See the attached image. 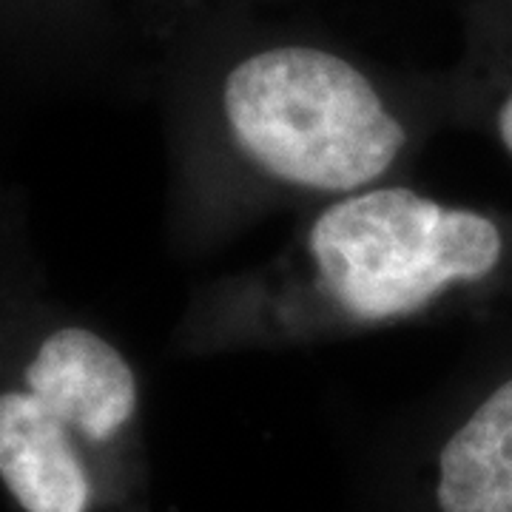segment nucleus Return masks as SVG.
<instances>
[{
	"mask_svg": "<svg viewBox=\"0 0 512 512\" xmlns=\"http://www.w3.org/2000/svg\"><path fill=\"white\" fill-rule=\"evenodd\" d=\"M222 114L256 171L325 197L373 188L407 143L402 120L359 66L302 43L242 57L225 74Z\"/></svg>",
	"mask_w": 512,
	"mask_h": 512,
	"instance_id": "f257e3e1",
	"label": "nucleus"
},
{
	"mask_svg": "<svg viewBox=\"0 0 512 512\" xmlns=\"http://www.w3.org/2000/svg\"><path fill=\"white\" fill-rule=\"evenodd\" d=\"M504 234L490 217L404 185L336 197L305 234L308 291L336 319L384 325L493 274Z\"/></svg>",
	"mask_w": 512,
	"mask_h": 512,
	"instance_id": "f03ea898",
	"label": "nucleus"
},
{
	"mask_svg": "<svg viewBox=\"0 0 512 512\" xmlns=\"http://www.w3.org/2000/svg\"><path fill=\"white\" fill-rule=\"evenodd\" d=\"M26 390L52 407L77 436L111 441L137 413V373L120 350L86 328L55 330L29 362Z\"/></svg>",
	"mask_w": 512,
	"mask_h": 512,
	"instance_id": "7ed1b4c3",
	"label": "nucleus"
},
{
	"mask_svg": "<svg viewBox=\"0 0 512 512\" xmlns=\"http://www.w3.org/2000/svg\"><path fill=\"white\" fill-rule=\"evenodd\" d=\"M72 430L32 390L0 393V478L26 512H86L92 484Z\"/></svg>",
	"mask_w": 512,
	"mask_h": 512,
	"instance_id": "20e7f679",
	"label": "nucleus"
},
{
	"mask_svg": "<svg viewBox=\"0 0 512 512\" xmlns=\"http://www.w3.org/2000/svg\"><path fill=\"white\" fill-rule=\"evenodd\" d=\"M436 504L441 512H512V376L444 441Z\"/></svg>",
	"mask_w": 512,
	"mask_h": 512,
	"instance_id": "39448f33",
	"label": "nucleus"
},
{
	"mask_svg": "<svg viewBox=\"0 0 512 512\" xmlns=\"http://www.w3.org/2000/svg\"><path fill=\"white\" fill-rule=\"evenodd\" d=\"M495 128H498L501 146L507 148V154L512 157V89H510V94H507V97L501 100V106H498Z\"/></svg>",
	"mask_w": 512,
	"mask_h": 512,
	"instance_id": "423d86ee",
	"label": "nucleus"
}]
</instances>
